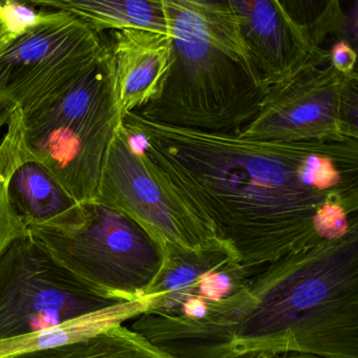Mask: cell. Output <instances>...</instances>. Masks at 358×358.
Segmentation results:
<instances>
[{"label": "cell", "mask_w": 358, "mask_h": 358, "mask_svg": "<svg viewBox=\"0 0 358 358\" xmlns=\"http://www.w3.org/2000/svg\"><path fill=\"white\" fill-rule=\"evenodd\" d=\"M200 290L207 299L220 301L231 290V282L226 274L206 273L201 280Z\"/></svg>", "instance_id": "d6986e66"}, {"label": "cell", "mask_w": 358, "mask_h": 358, "mask_svg": "<svg viewBox=\"0 0 358 358\" xmlns=\"http://www.w3.org/2000/svg\"><path fill=\"white\" fill-rule=\"evenodd\" d=\"M9 198L28 229L69 228L83 221V204L75 200L51 171L28 150L9 182Z\"/></svg>", "instance_id": "8fae6325"}, {"label": "cell", "mask_w": 358, "mask_h": 358, "mask_svg": "<svg viewBox=\"0 0 358 358\" xmlns=\"http://www.w3.org/2000/svg\"><path fill=\"white\" fill-rule=\"evenodd\" d=\"M3 358H160L136 333L119 326L64 345Z\"/></svg>", "instance_id": "5bb4252c"}, {"label": "cell", "mask_w": 358, "mask_h": 358, "mask_svg": "<svg viewBox=\"0 0 358 358\" xmlns=\"http://www.w3.org/2000/svg\"><path fill=\"white\" fill-rule=\"evenodd\" d=\"M35 7L68 12L94 32L143 30L167 34L162 0H41Z\"/></svg>", "instance_id": "7c38bea8"}, {"label": "cell", "mask_w": 358, "mask_h": 358, "mask_svg": "<svg viewBox=\"0 0 358 358\" xmlns=\"http://www.w3.org/2000/svg\"><path fill=\"white\" fill-rule=\"evenodd\" d=\"M17 106H14L3 94L0 93V129L7 127Z\"/></svg>", "instance_id": "7402d4cb"}, {"label": "cell", "mask_w": 358, "mask_h": 358, "mask_svg": "<svg viewBox=\"0 0 358 358\" xmlns=\"http://www.w3.org/2000/svg\"><path fill=\"white\" fill-rule=\"evenodd\" d=\"M357 72L343 75L330 62L268 90L244 137L285 142L358 141Z\"/></svg>", "instance_id": "52a82bcc"}, {"label": "cell", "mask_w": 358, "mask_h": 358, "mask_svg": "<svg viewBox=\"0 0 358 358\" xmlns=\"http://www.w3.org/2000/svg\"><path fill=\"white\" fill-rule=\"evenodd\" d=\"M49 10L31 3L0 1V56L49 15Z\"/></svg>", "instance_id": "2e32d148"}, {"label": "cell", "mask_w": 358, "mask_h": 358, "mask_svg": "<svg viewBox=\"0 0 358 358\" xmlns=\"http://www.w3.org/2000/svg\"><path fill=\"white\" fill-rule=\"evenodd\" d=\"M122 127L161 181L215 234L250 255L326 242L313 217L358 209V141L285 142L207 133L125 114Z\"/></svg>", "instance_id": "6da1fadb"}, {"label": "cell", "mask_w": 358, "mask_h": 358, "mask_svg": "<svg viewBox=\"0 0 358 358\" xmlns=\"http://www.w3.org/2000/svg\"><path fill=\"white\" fill-rule=\"evenodd\" d=\"M184 312L190 317H205L207 313L206 303L201 299H188L184 305Z\"/></svg>", "instance_id": "44dd1931"}, {"label": "cell", "mask_w": 358, "mask_h": 358, "mask_svg": "<svg viewBox=\"0 0 358 358\" xmlns=\"http://www.w3.org/2000/svg\"><path fill=\"white\" fill-rule=\"evenodd\" d=\"M49 11L41 24L0 56V93L22 116L64 93L106 49L101 36L79 18Z\"/></svg>", "instance_id": "8992f818"}, {"label": "cell", "mask_w": 358, "mask_h": 358, "mask_svg": "<svg viewBox=\"0 0 358 358\" xmlns=\"http://www.w3.org/2000/svg\"><path fill=\"white\" fill-rule=\"evenodd\" d=\"M106 45L114 62L123 116L158 99L171 66L169 35L143 30L110 31Z\"/></svg>", "instance_id": "30bf717a"}, {"label": "cell", "mask_w": 358, "mask_h": 358, "mask_svg": "<svg viewBox=\"0 0 358 358\" xmlns=\"http://www.w3.org/2000/svg\"><path fill=\"white\" fill-rule=\"evenodd\" d=\"M143 307H145L143 299L122 301L118 305L90 314L79 320L66 322L56 328L0 341V358L74 343L79 339L97 334L106 329L119 326L123 320L139 313Z\"/></svg>", "instance_id": "4fadbf2b"}, {"label": "cell", "mask_w": 358, "mask_h": 358, "mask_svg": "<svg viewBox=\"0 0 358 358\" xmlns=\"http://www.w3.org/2000/svg\"><path fill=\"white\" fill-rule=\"evenodd\" d=\"M122 301L77 278L30 232L0 257V341L56 328Z\"/></svg>", "instance_id": "5b68a950"}, {"label": "cell", "mask_w": 358, "mask_h": 358, "mask_svg": "<svg viewBox=\"0 0 358 358\" xmlns=\"http://www.w3.org/2000/svg\"><path fill=\"white\" fill-rule=\"evenodd\" d=\"M329 52L330 64L335 71L343 75H350L355 72L357 53L349 43L343 41H338Z\"/></svg>", "instance_id": "ac0fdd59"}, {"label": "cell", "mask_w": 358, "mask_h": 358, "mask_svg": "<svg viewBox=\"0 0 358 358\" xmlns=\"http://www.w3.org/2000/svg\"><path fill=\"white\" fill-rule=\"evenodd\" d=\"M350 215L341 204L334 202L322 205L313 217V228L320 240L337 241L348 236L356 226L350 225Z\"/></svg>", "instance_id": "e0dca14e"}, {"label": "cell", "mask_w": 358, "mask_h": 358, "mask_svg": "<svg viewBox=\"0 0 358 358\" xmlns=\"http://www.w3.org/2000/svg\"><path fill=\"white\" fill-rule=\"evenodd\" d=\"M198 278V272L189 266H182L171 271L165 278L164 287L167 290H181L189 286Z\"/></svg>", "instance_id": "ffe728a7"}, {"label": "cell", "mask_w": 358, "mask_h": 358, "mask_svg": "<svg viewBox=\"0 0 358 358\" xmlns=\"http://www.w3.org/2000/svg\"><path fill=\"white\" fill-rule=\"evenodd\" d=\"M171 66L158 99L138 114L207 133H238L257 116L268 87L231 1L162 0Z\"/></svg>", "instance_id": "7a4b0ae2"}, {"label": "cell", "mask_w": 358, "mask_h": 358, "mask_svg": "<svg viewBox=\"0 0 358 358\" xmlns=\"http://www.w3.org/2000/svg\"><path fill=\"white\" fill-rule=\"evenodd\" d=\"M97 202L133 220L161 248L169 245L198 249L220 243L161 181L150 159L133 145L122 124L104 158Z\"/></svg>", "instance_id": "ba28073f"}, {"label": "cell", "mask_w": 358, "mask_h": 358, "mask_svg": "<svg viewBox=\"0 0 358 358\" xmlns=\"http://www.w3.org/2000/svg\"><path fill=\"white\" fill-rule=\"evenodd\" d=\"M26 152L22 113L17 108L0 139V257L14 241L29 234L28 227L14 208L8 192L12 173Z\"/></svg>", "instance_id": "9a60e30c"}, {"label": "cell", "mask_w": 358, "mask_h": 358, "mask_svg": "<svg viewBox=\"0 0 358 358\" xmlns=\"http://www.w3.org/2000/svg\"><path fill=\"white\" fill-rule=\"evenodd\" d=\"M122 119L114 62L106 48L64 93L22 116L24 144L75 200L96 202L104 158Z\"/></svg>", "instance_id": "3957f363"}, {"label": "cell", "mask_w": 358, "mask_h": 358, "mask_svg": "<svg viewBox=\"0 0 358 358\" xmlns=\"http://www.w3.org/2000/svg\"><path fill=\"white\" fill-rule=\"evenodd\" d=\"M255 66L268 89L326 66L330 52L303 22L276 0H232Z\"/></svg>", "instance_id": "9c48e42d"}, {"label": "cell", "mask_w": 358, "mask_h": 358, "mask_svg": "<svg viewBox=\"0 0 358 358\" xmlns=\"http://www.w3.org/2000/svg\"><path fill=\"white\" fill-rule=\"evenodd\" d=\"M83 221L69 228H30L60 265L106 296L140 301L156 278L161 246L139 225L101 203L83 204Z\"/></svg>", "instance_id": "277c9868"}]
</instances>
